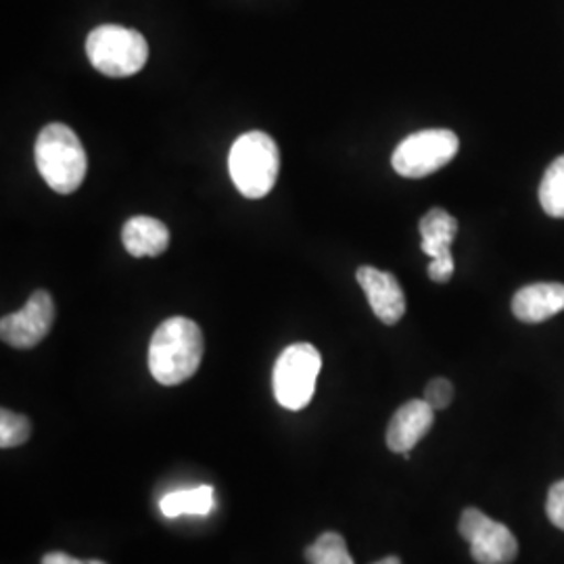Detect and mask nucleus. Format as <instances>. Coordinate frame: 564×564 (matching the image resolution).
Here are the masks:
<instances>
[{"label":"nucleus","instance_id":"nucleus-5","mask_svg":"<svg viewBox=\"0 0 564 564\" xmlns=\"http://www.w3.org/2000/svg\"><path fill=\"white\" fill-rule=\"evenodd\" d=\"M323 368L321 351L310 343L289 345L272 372L274 398L286 410H303L314 398L316 381Z\"/></svg>","mask_w":564,"mask_h":564},{"label":"nucleus","instance_id":"nucleus-2","mask_svg":"<svg viewBox=\"0 0 564 564\" xmlns=\"http://www.w3.org/2000/svg\"><path fill=\"white\" fill-rule=\"evenodd\" d=\"M36 167L46 184L59 193L69 195L80 188L88 170V158L78 134L65 123L44 126L36 141Z\"/></svg>","mask_w":564,"mask_h":564},{"label":"nucleus","instance_id":"nucleus-20","mask_svg":"<svg viewBox=\"0 0 564 564\" xmlns=\"http://www.w3.org/2000/svg\"><path fill=\"white\" fill-rule=\"evenodd\" d=\"M42 564H86L84 561H78L69 554H63V552H51L42 558Z\"/></svg>","mask_w":564,"mask_h":564},{"label":"nucleus","instance_id":"nucleus-8","mask_svg":"<svg viewBox=\"0 0 564 564\" xmlns=\"http://www.w3.org/2000/svg\"><path fill=\"white\" fill-rule=\"evenodd\" d=\"M55 314L53 297L46 291H36L20 312L2 316L0 337L15 349H32L51 333Z\"/></svg>","mask_w":564,"mask_h":564},{"label":"nucleus","instance_id":"nucleus-22","mask_svg":"<svg viewBox=\"0 0 564 564\" xmlns=\"http://www.w3.org/2000/svg\"><path fill=\"white\" fill-rule=\"evenodd\" d=\"M86 564H105V563H101V561H88V563Z\"/></svg>","mask_w":564,"mask_h":564},{"label":"nucleus","instance_id":"nucleus-9","mask_svg":"<svg viewBox=\"0 0 564 564\" xmlns=\"http://www.w3.org/2000/svg\"><path fill=\"white\" fill-rule=\"evenodd\" d=\"M419 228L423 237L421 247L429 258H433L429 265V279L435 282H449L456 270L452 242L458 235V220L442 207H435L424 214Z\"/></svg>","mask_w":564,"mask_h":564},{"label":"nucleus","instance_id":"nucleus-12","mask_svg":"<svg viewBox=\"0 0 564 564\" xmlns=\"http://www.w3.org/2000/svg\"><path fill=\"white\" fill-rule=\"evenodd\" d=\"M564 312L563 282H535L517 291L512 314L524 324H540Z\"/></svg>","mask_w":564,"mask_h":564},{"label":"nucleus","instance_id":"nucleus-14","mask_svg":"<svg viewBox=\"0 0 564 564\" xmlns=\"http://www.w3.org/2000/svg\"><path fill=\"white\" fill-rule=\"evenodd\" d=\"M163 517L176 519L182 514H195V517H205L214 508V487L212 485H202L195 489H178L167 496H163L162 502Z\"/></svg>","mask_w":564,"mask_h":564},{"label":"nucleus","instance_id":"nucleus-7","mask_svg":"<svg viewBox=\"0 0 564 564\" xmlns=\"http://www.w3.org/2000/svg\"><path fill=\"white\" fill-rule=\"evenodd\" d=\"M460 535L470 544L477 564H510L519 554V542L506 524L491 521L479 508H466L460 517Z\"/></svg>","mask_w":564,"mask_h":564},{"label":"nucleus","instance_id":"nucleus-6","mask_svg":"<svg viewBox=\"0 0 564 564\" xmlns=\"http://www.w3.org/2000/svg\"><path fill=\"white\" fill-rule=\"evenodd\" d=\"M458 149L460 141L452 130H421L398 144L391 165L402 178H424L452 162Z\"/></svg>","mask_w":564,"mask_h":564},{"label":"nucleus","instance_id":"nucleus-1","mask_svg":"<svg viewBox=\"0 0 564 564\" xmlns=\"http://www.w3.org/2000/svg\"><path fill=\"white\" fill-rule=\"evenodd\" d=\"M203 333L188 318H170L158 326L149 345V370L165 387L188 381L202 366Z\"/></svg>","mask_w":564,"mask_h":564},{"label":"nucleus","instance_id":"nucleus-13","mask_svg":"<svg viewBox=\"0 0 564 564\" xmlns=\"http://www.w3.org/2000/svg\"><path fill=\"white\" fill-rule=\"evenodd\" d=\"M121 241L132 258H158L170 247V230L162 220L137 216L123 224Z\"/></svg>","mask_w":564,"mask_h":564},{"label":"nucleus","instance_id":"nucleus-18","mask_svg":"<svg viewBox=\"0 0 564 564\" xmlns=\"http://www.w3.org/2000/svg\"><path fill=\"white\" fill-rule=\"evenodd\" d=\"M454 400V384L447 379H433L424 389V402L429 403L433 410H445Z\"/></svg>","mask_w":564,"mask_h":564},{"label":"nucleus","instance_id":"nucleus-19","mask_svg":"<svg viewBox=\"0 0 564 564\" xmlns=\"http://www.w3.org/2000/svg\"><path fill=\"white\" fill-rule=\"evenodd\" d=\"M545 512H547V519L552 521V524L564 531V479L550 487Z\"/></svg>","mask_w":564,"mask_h":564},{"label":"nucleus","instance_id":"nucleus-17","mask_svg":"<svg viewBox=\"0 0 564 564\" xmlns=\"http://www.w3.org/2000/svg\"><path fill=\"white\" fill-rule=\"evenodd\" d=\"M30 435H32V423L28 416L11 410L0 412V447L2 449L25 444Z\"/></svg>","mask_w":564,"mask_h":564},{"label":"nucleus","instance_id":"nucleus-4","mask_svg":"<svg viewBox=\"0 0 564 564\" xmlns=\"http://www.w3.org/2000/svg\"><path fill=\"white\" fill-rule=\"evenodd\" d=\"M86 55L102 76L130 78L147 65L149 44L137 30L105 23L88 34Z\"/></svg>","mask_w":564,"mask_h":564},{"label":"nucleus","instance_id":"nucleus-10","mask_svg":"<svg viewBox=\"0 0 564 564\" xmlns=\"http://www.w3.org/2000/svg\"><path fill=\"white\" fill-rule=\"evenodd\" d=\"M356 279L360 282L375 316L381 323L393 326L402 321L405 314V295L393 274L377 270L372 265H362L358 268Z\"/></svg>","mask_w":564,"mask_h":564},{"label":"nucleus","instance_id":"nucleus-3","mask_svg":"<svg viewBox=\"0 0 564 564\" xmlns=\"http://www.w3.org/2000/svg\"><path fill=\"white\" fill-rule=\"evenodd\" d=\"M228 170L242 197L262 199L279 178L281 153L276 142L260 130L242 134L230 149Z\"/></svg>","mask_w":564,"mask_h":564},{"label":"nucleus","instance_id":"nucleus-16","mask_svg":"<svg viewBox=\"0 0 564 564\" xmlns=\"http://www.w3.org/2000/svg\"><path fill=\"white\" fill-rule=\"evenodd\" d=\"M305 561L307 564H356L343 535L335 531H326L314 544L307 545Z\"/></svg>","mask_w":564,"mask_h":564},{"label":"nucleus","instance_id":"nucleus-21","mask_svg":"<svg viewBox=\"0 0 564 564\" xmlns=\"http://www.w3.org/2000/svg\"><path fill=\"white\" fill-rule=\"evenodd\" d=\"M375 564H402V561H400L398 556H387V558H383V561H379V563Z\"/></svg>","mask_w":564,"mask_h":564},{"label":"nucleus","instance_id":"nucleus-15","mask_svg":"<svg viewBox=\"0 0 564 564\" xmlns=\"http://www.w3.org/2000/svg\"><path fill=\"white\" fill-rule=\"evenodd\" d=\"M540 203L547 216L564 218V155L556 158L545 170L540 184Z\"/></svg>","mask_w":564,"mask_h":564},{"label":"nucleus","instance_id":"nucleus-11","mask_svg":"<svg viewBox=\"0 0 564 564\" xmlns=\"http://www.w3.org/2000/svg\"><path fill=\"white\" fill-rule=\"evenodd\" d=\"M435 410L424 400L403 403L387 426V447L395 454H410L431 431Z\"/></svg>","mask_w":564,"mask_h":564}]
</instances>
